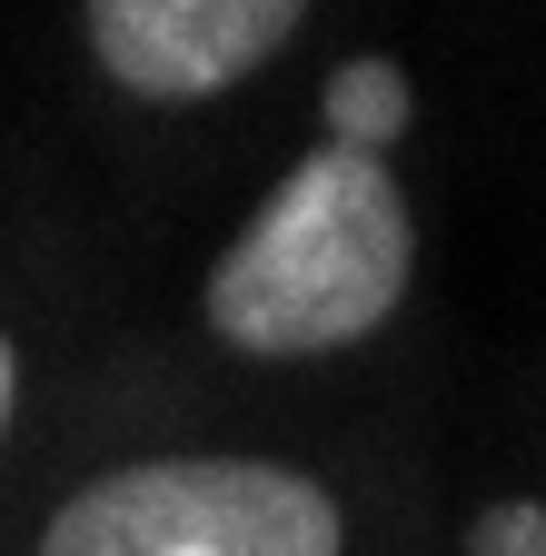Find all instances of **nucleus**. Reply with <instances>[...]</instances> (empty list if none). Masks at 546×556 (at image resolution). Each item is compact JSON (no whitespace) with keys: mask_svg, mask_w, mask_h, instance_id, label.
I'll list each match as a JSON object with an SVG mask.
<instances>
[{"mask_svg":"<svg viewBox=\"0 0 546 556\" xmlns=\"http://www.w3.org/2000/svg\"><path fill=\"white\" fill-rule=\"evenodd\" d=\"M467 556H546V507L536 497H507L467 527Z\"/></svg>","mask_w":546,"mask_h":556,"instance_id":"nucleus-5","label":"nucleus"},{"mask_svg":"<svg viewBox=\"0 0 546 556\" xmlns=\"http://www.w3.org/2000/svg\"><path fill=\"white\" fill-rule=\"evenodd\" d=\"M397 129H407V80H397V60H348V70L328 80V150L378 160Z\"/></svg>","mask_w":546,"mask_h":556,"instance_id":"nucleus-4","label":"nucleus"},{"mask_svg":"<svg viewBox=\"0 0 546 556\" xmlns=\"http://www.w3.org/2000/svg\"><path fill=\"white\" fill-rule=\"evenodd\" d=\"M11 397H21V368H11V338H0V428H11Z\"/></svg>","mask_w":546,"mask_h":556,"instance_id":"nucleus-6","label":"nucleus"},{"mask_svg":"<svg viewBox=\"0 0 546 556\" xmlns=\"http://www.w3.org/2000/svg\"><path fill=\"white\" fill-rule=\"evenodd\" d=\"M407 258H418V229L397 179L358 150H318L209 268V328L249 358H318L368 338L407 299Z\"/></svg>","mask_w":546,"mask_h":556,"instance_id":"nucleus-1","label":"nucleus"},{"mask_svg":"<svg viewBox=\"0 0 546 556\" xmlns=\"http://www.w3.org/2000/svg\"><path fill=\"white\" fill-rule=\"evenodd\" d=\"M40 556H338V497L268 457H150L80 486Z\"/></svg>","mask_w":546,"mask_h":556,"instance_id":"nucleus-2","label":"nucleus"},{"mask_svg":"<svg viewBox=\"0 0 546 556\" xmlns=\"http://www.w3.org/2000/svg\"><path fill=\"white\" fill-rule=\"evenodd\" d=\"M110 80L140 100H209L239 70L279 60L299 30V0H90L80 11Z\"/></svg>","mask_w":546,"mask_h":556,"instance_id":"nucleus-3","label":"nucleus"}]
</instances>
